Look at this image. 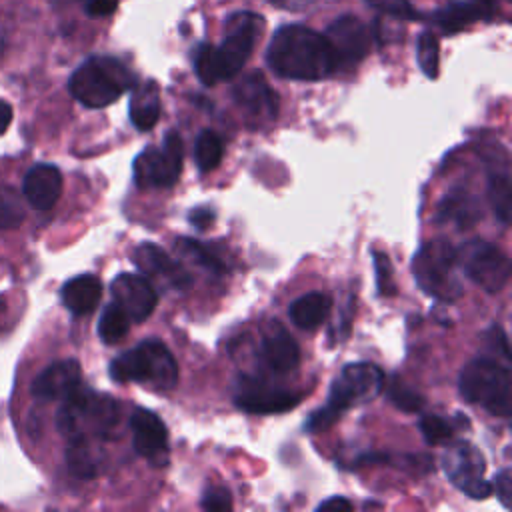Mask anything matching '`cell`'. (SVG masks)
Returning <instances> with one entry per match:
<instances>
[{
	"label": "cell",
	"instance_id": "1",
	"mask_svg": "<svg viewBox=\"0 0 512 512\" xmlns=\"http://www.w3.org/2000/svg\"><path fill=\"white\" fill-rule=\"evenodd\" d=\"M268 66L288 80H322L338 66L326 36L302 24H288L274 32L268 52Z\"/></svg>",
	"mask_w": 512,
	"mask_h": 512
},
{
	"label": "cell",
	"instance_id": "2",
	"mask_svg": "<svg viewBox=\"0 0 512 512\" xmlns=\"http://www.w3.org/2000/svg\"><path fill=\"white\" fill-rule=\"evenodd\" d=\"M262 28L264 20L254 12L232 14L226 20L222 44H202L194 54V70L200 82L212 86L220 80L234 78L252 54Z\"/></svg>",
	"mask_w": 512,
	"mask_h": 512
},
{
	"label": "cell",
	"instance_id": "3",
	"mask_svg": "<svg viewBox=\"0 0 512 512\" xmlns=\"http://www.w3.org/2000/svg\"><path fill=\"white\" fill-rule=\"evenodd\" d=\"M122 420V406L108 394L94 392L82 384L74 388L56 416L58 430L68 438L108 440Z\"/></svg>",
	"mask_w": 512,
	"mask_h": 512
},
{
	"label": "cell",
	"instance_id": "4",
	"mask_svg": "<svg viewBox=\"0 0 512 512\" xmlns=\"http://www.w3.org/2000/svg\"><path fill=\"white\" fill-rule=\"evenodd\" d=\"M110 378L170 390L178 382V364L164 342L150 338L116 356L110 362Z\"/></svg>",
	"mask_w": 512,
	"mask_h": 512
},
{
	"label": "cell",
	"instance_id": "5",
	"mask_svg": "<svg viewBox=\"0 0 512 512\" xmlns=\"http://www.w3.org/2000/svg\"><path fill=\"white\" fill-rule=\"evenodd\" d=\"M132 86V76L122 62L110 56H92L70 76V94L88 108H104L116 102Z\"/></svg>",
	"mask_w": 512,
	"mask_h": 512
},
{
	"label": "cell",
	"instance_id": "6",
	"mask_svg": "<svg viewBox=\"0 0 512 512\" xmlns=\"http://www.w3.org/2000/svg\"><path fill=\"white\" fill-rule=\"evenodd\" d=\"M458 390L466 402L480 404L498 418L510 416V372L496 360H470L460 372Z\"/></svg>",
	"mask_w": 512,
	"mask_h": 512
},
{
	"label": "cell",
	"instance_id": "7",
	"mask_svg": "<svg viewBox=\"0 0 512 512\" xmlns=\"http://www.w3.org/2000/svg\"><path fill=\"white\" fill-rule=\"evenodd\" d=\"M456 248L446 240L426 242L412 260V272L418 286L444 302H452L462 296V284L456 274Z\"/></svg>",
	"mask_w": 512,
	"mask_h": 512
},
{
	"label": "cell",
	"instance_id": "8",
	"mask_svg": "<svg viewBox=\"0 0 512 512\" xmlns=\"http://www.w3.org/2000/svg\"><path fill=\"white\" fill-rule=\"evenodd\" d=\"M458 268L486 292H500L510 278L508 256L488 240H468L456 248Z\"/></svg>",
	"mask_w": 512,
	"mask_h": 512
},
{
	"label": "cell",
	"instance_id": "9",
	"mask_svg": "<svg viewBox=\"0 0 512 512\" xmlns=\"http://www.w3.org/2000/svg\"><path fill=\"white\" fill-rule=\"evenodd\" d=\"M184 146L178 132H168L160 146H150L134 160V182L142 190L170 188L182 172Z\"/></svg>",
	"mask_w": 512,
	"mask_h": 512
},
{
	"label": "cell",
	"instance_id": "10",
	"mask_svg": "<svg viewBox=\"0 0 512 512\" xmlns=\"http://www.w3.org/2000/svg\"><path fill=\"white\" fill-rule=\"evenodd\" d=\"M382 388L384 372L376 364L352 362L346 364L334 378L326 406L334 410L338 416H342L344 410L378 396Z\"/></svg>",
	"mask_w": 512,
	"mask_h": 512
},
{
	"label": "cell",
	"instance_id": "11",
	"mask_svg": "<svg viewBox=\"0 0 512 512\" xmlns=\"http://www.w3.org/2000/svg\"><path fill=\"white\" fill-rule=\"evenodd\" d=\"M442 466L448 480L462 490L466 496L484 500L490 496V482L484 480V456L482 452L466 440L450 444L442 454Z\"/></svg>",
	"mask_w": 512,
	"mask_h": 512
},
{
	"label": "cell",
	"instance_id": "12",
	"mask_svg": "<svg viewBox=\"0 0 512 512\" xmlns=\"http://www.w3.org/2000/svg\"><path fill=\"white\" fill-rule=\"evenodd\" d=\"M302 400V392H292L272 386L258 378H240L234 404L250 414H280L288 412Z\"/></svg>",
	"mask_w": 512,
	"mask_h": 512
},
{
	"label": "cell",
	"instance_id": "13",
	"mask_svg": "<svg viewBox=\"0 0 512 512\" xmlns=\"http://www.w3.org/2000/svg\"><path fill=\"white\" fill-rule=\"evenodd\" d=\"M324 36L334 52L338 68L360 62L370 50V32L366 24L350 14L336 18Z\"/></svg>",
	"mask_w": 512,
	"mask_h": 512
},
{
	"label": "cell",
	"instance_id": "14",
	"mask_svg": "<svg viewBox=\"0 0 512 512\" xmlns=\"http://www.w3.org/2000/svg\"><path fill=\"white\" fill-rule=\"evenodd\" d=\"M112 300L126 312L130 322H144L156 308L158 294L150 280L140 274L122 272L112 280Z\"/></svg>",
	"mask_w": 512,
	"mask_h": 512
},
{
	"label": "cell",
	"instance_id": "15",
	"mask_svg": "<svg viewBox=\"0 0 512 512\" xmlns=\"http://www.w3.org/2000/svg\"><path fill=\"white\" fill-rule=\"evenodd\" d=\"M130 430L136 454L154 466H164L168 458V430L162 418L148 408H136L130 416Z\"/></svg>",
	"mask_w": 512,
	"mask_h": 512
},
{
	"label": "cell",
	"instance_id": "16",
	"mask_svg": "<svg viewBox=\"0 0 512 512\" xmlns=\"http://www.w3.org/2000/svg\"><path fill=\"white\" fill-rule=\"evenodd\" d=\"M260 360L264 368L270 370L272 374H288L298 368L300 348L282 324L278 322L270 324V330L262 338Z\"/></svg>",
	"mask_w": 512,
	"mask_h": 512
},
{
	"label": "cell",
	"instance_id": "17",
	"mask_svg": "<svg viewBox=\"0 0 512 512\" xmlns=\"http://www.w3.org/2000/svg\"><path fill=\"white\" fill-rule=\"evenodd\" d=\"M232 96H234V102L246 114H250L258 120L260 118H266V120L276 118L278 98L260 72H252V74H246L244 78H240V82L232 90Z\"/></svg>",
	"mask_w": 512,
	"mask_h": 512
},
{
	"label": "cell",
	"instance_id": "18",
	"mask_svg": "<svg viewBox=\"0 0 512 512\" xmlns=\"http://www.w3.org/2000/svg\"><path fill=\"white\" fill-rule=\"evenodd\" d=\"M132 260L144 274L164 278L174 288H186L192 284V276L188 274V270L158 244H152V242L138 244Z\"/></svg>",
	"mask_w": 512,
	"mask_h": 512
},
{
	"label": "cell",
	"instance_id": "19",
	"mask_svg": "<svg viewBox=\"0 0 512 512\" xmlns=\"http://www.w3.org/2000/svg\"><path fill=\"white\" fill-rule=\"evenodd\" d=\"M82 368L78 360H58L44 368L32 382V394L40 400H62L80 386Z\"/></svg>",
	"mask_w": 512,
	"mask_h": 512
},
{
	"label": "cell",
	"instance_id": "20",
	"mask_svg": "<svg viewBox=\"0 0 512 512\" xmlns=\"http://www.w3.org/2000/svg\"><path fill=\"white\" fill-rule=\"evenodd\" d=\"M24 198L32 208L48 210L56 204L62 192V174L52 164L32 166L22 182Z\"/></svg>",
	"mask_w": 512,
	"mask_h": 512
},
{
	"label": "cell",
	"instance_id": "21",
	"mask_svg": "<svg viewBox=\"0 0 512 512\" xmlns=\"http://www.w3.org/2000/svg\"><path fill=\"white\" fill-rule=\"evenodd\" d=\"M62 302L72 314H88L96 308L102 296V282L94 274H80L62 286Z\"/></svg>",
	"mask_w": 512,
	"mask_h": 512
},
{
	"label": "cell",
	"instance_id": "22",
	"mask_svg": "<svg viewBox=\"0 0 512 512\" xmlns=\"http://www.w3.org/2000/svg\"><path fill=\"white\" fill-rule=\"evenodd\" d=\"M128 112H130L132 124L142 132L150 130L158 122V118H160V90H158V84L154 80H146V82L138 84L132 90Z\"/></svg>",
	"mask_w": 512,
	"mask_h": 512
},
{
	"label": "cell",
	"instance_id": "23",
	"mask_svg": "<svg viewBox=\"0 0 512 512\" xmlns=\"http://www.w3.org/2000/svg\"><path fill=\"white\" fill-rule=\"evenodd\" d=\"M330 308H332L330 296H326L324 292H308L290 304L288 316L298 328L314 330L328 318Z\"/></svg>",
	"mask_w": 512,
	"mask_h": 512
},
{
	"label": "cell",
	"instance_id": "24",
	"mask_svg": "<svg viewBox=\"0 0 512 512\" xmlns=\"http://www.w3.org/2000/svg\"><path fill=\"white\" fill-rule=\"evenodd\" d=\"M492 8L482 2H452L436 12V22L446 34H454L458 30H464L476 20L490 18Z\"/></svg>",
	"mask_w": 512,
	"mask_h": 512
},
{
	"label": "cell",
	"instance_id": "25",
	"mask_svg": "<svg viewBox=\"0 0 512 512\" xmlns=\"http://www.w3.org/2000/svg\"><path fill=\"white\" fill-rule=\"evenodd\" d=\"M480 216L478 202L466 190L450 192L440 204V218L456 220L458 226H472Z\"/></svg>",
	"mask_w": 512,
	"mask_h": 512
},
{
	"label": "cell",
	"instance_id": "26",
	"mask_svg": "<svg viewBox=\"0 0 512 512\" xmlns=\"http://www.w3.org/2000/svg\"><path fill=\"white\" fill-rule=\"evenodd\" d=\"M66 462L72 474L80 478H92L98 472V456L90 438H68Z\"/></svg>",
	"mask_w": 512,
	"mask_h": 512
},
{
	"label": "cell",
	"instance_id": "27",
	"mask_svg": "<svg viewBox=\"0 0 512 512\" xmlns=\"http://www.w3.org/2000/svg\"><path fill=\"white\" fill-rule=\"evenodd\" d=\"M510 176L506 170H496L490 172L488 178V200H490V208L494 210L496 218L502 224L510 222V208H512V200H510Z\"/></svg>",
	"mask_w": 512,
	"mask_h": 512
},
{
	"label": "cell",
	"instance_id": "28",
	"mask_svg": "<svg viewBox=\"0 0 512 512\" xmlns=\"http://www.w3.org/2000/svg\"><path fill=\"white\" fill-rule=\"evenodd\" d=\"M224 156V142L214 130H202L194 142V162L202 172L214 170Z\"/></svg>",
	"mask_w": 512,
	"mask_h": 512
},
{
	"label": "cell",
	"instance_id": "29",
	"mask_svg": "<svg viewBox=\"0 0 512 512\" xmlns=\"http://www.w3.org/2000/svg\"><path fill=\"white\" fill-rule=\"evenodd\" d=\"M130 328V318L126 316V312L116 304H108L98 320V336L104 344H116L120 342Z\"/></svg>",
	"mask_w": 512,
	"mask_h": 512
},
{
	"label": "cell",
	"instance_id": "30",
	"mask_svg": "<svg viewBox=\"0 0 512 512\" xmlns=\"http://www.w3.org/2000/svg\"><path fill=\"white\" fill-rule=\"evenodd\" d=\"M178 250L188 256L190 260H194L196 264H200L204 270L212 272V274H224L226 266L224 262L202 242L192 240V238H180L178 240Z\"/></svg>",
	"mask_w": 512,
	"mask_h": 512
},
{
	"label": "cell",
	"instance_id": "31",
	"mask_svg": "<svg viewBox=\"0 0 512 512\" xmlns=\"http://www.w3.org/2000/svg\"><path fill=\"white\" fill-rule=\"evenodd\" d=\"M416 56H418V64H420L422 72L428 78H436L438 68H440V44L432 32L420 34L418 46H416Z\"/></svg>",
	"mask_w": 512,
	"mask_h": 512
},
{
	"label": "cell",
	"instance_id": "32",
	"mask_svg": "<svg viewBox=\"0 0 512 512\" xmlns=\"http://www.w3.org/2000/svg\"><path fill=\"white\" fill-rule=\"evenodd\" d=\"M24 220L22 198L10 188L0 184V228H16Z\"/></svg>",
	"mask_w": 512,
	"mask_h": 512
},
{
	"label": "cell",
	"instance_id": "33",
	"mask_svg": "<svg viewBox=\"0 0 512 512\" xmlns=\"http://www.w3.org/2000/svg\"><path fill=\"white\" fill-rule=\"evenodd\" d=\"M420 432H422L424 440L434 446V444H442L452 438L454 424L438 414H428V416H422V420H420Z\"/></svg>",
	"mask_w": 512,
	"mask_h": 512
},
{
	"label": "cell",
	"instance_id": "34",
	"mask_svg": "<svg viewBox=\"0 0 512 512\" xmlns=\"http://www.w3.org/2000/svg\"><path fill=\"white\" fill-rule=\"evenodd\" d=\"M388 398L402 412H418L424 406L422 396L418 392H414L412 388H408L398 378H392V384L388 388Z\"/></svg>",
	"mask_w": 512,
	"mask_h": 512
},
{
	"label": "cell",
	"instance_id": "35",
	"mask_svg": "<svg viewBox=\"0 0 512 512\" xmlns=\"http://www.w3.org/2000/svg\"><path fill=\"white\" fill-rule=\"evenodd\" d=\"M374 270H376V282H378V290L384 296H392L396 290L394 286V278H392V264L388 254L384 252H374Z\"/></svg>",
	"mask_w": 512,
	"mask_h": 512
},
{
	"label": "cell",
	"instance_id": "36",
	"mask_svg": "<svg viewBox=\"0 0 512 512\" xmlns=\"http://www.w3.org/2000/svg\"><path fill=\"white\" fill-rule=\"evenodd\" d=\"M202 508L210 510V512H224L232 508V496L226 488L222 486H214L208 488L202 496Z\"/></svg>",
	"mask_w": 512,
	"mask_h": 512
},
{
	"label": "cell",
	"instance_id": "37",
	"mask_svg": "<svg viewBox=\"0 0 512 512\" xmlns=\"http://www.w3.org/2000/svg\"><path fill=\"white\" fill-rule=\"evenodd\" d=\"M374 8L382 10L384 14H390L394 18H416V12L412 10L408 0H368Z\"/></svg>",
	"mask_w": 512,
	"mask_h": 512
},
{
	"label": "cell",
	"instance_id": "38",
	"mask_svg": "<svg viewBox=\"0 0 512 512\" xmlns=\"http://www.w3.org/2000/svg\"><path fill=\"white\" fill-rule=\"evenodd\" d=\"M490 488L496 490V496L500 498L504 508H510V496H512V474L510 468H502L500 472H496L494 482L490 484Z\"/></svg>",
	"mask_w": 512,
	"mask_h": 512
},
{
	"label": "cell",
	"instance_id": "39",
	"mask_svg": "<svg viewBox=\"0 0 512 512\" xmlns=\"http://www.w3.org/2000/svg\"><path fill=\"white\" fill-rule=\"evenodd\" d=\"M118 0H86V12L90 16H108L116 10Z\"/></svg>",
	"mask_w": 512,
	"mask_h": 512
},
{
	"label": "cell",
	"instance_id": "40",
	"mask_svg": "<svg viewBox=\"0 0 512 512\" xmlns=\"http://www.w3.org/2000/svg\"><path fill=\"white\" fill-rule=\"evenodd\" d=\"M188 220L198 228V230H206L212 222H214V212L210 208H194L190 214H188Z\"/></svg>",
	"mask_w": 512,
	"mask_h": 512
},
{
	"label": "cell",
	"instance_id": "41",
	"mask_svg": "<svg viewBox=\"0 0 512 512\" xmlns=\"http://www.w3.org/2000/svg\"><path fill=\"white\" fill-rule=\"evenodd\" d=\"M318 510H326V512L328 510H334V512H338V510H352V502L348 498H344V496H332V498L320 502Z\"/></svg>",
	"mask_w": 512,
	"mask_h": 512
},
{
	"label": "cell",
	"instance_id": "42",
	"mask_svg": "<svg viewBox=\"0 0 512 512\" xmlns=\"http://www.w3.org/2000/svg\"><path fill=\"white\" fill-rule=\"evenodd\" d=\"M10 122H12V106L0 98V136L8 130Z\"/></svg>",
	"mask_w": 512,
	"mask_h": 512
},
{
	"label": "cell",
	"instance_id": "43",
	"mask_svg": "<svg viewBox=\"0 0 512 512\" xmlns=\"http://www.w3.org/2000/svg\"><path fill=\"white\" fill-rule=\"evenodd\" d=\"M280 8H288V10H300L304 6H308L312 0H268Z\"/></svg>",
	"mask_w": 512,
	"mask_h": 512
},
{
	"label": "cell",
	"instance_id": "44",
	"mask_svg": "<svg viewBox=\"0 0 512 512\" xmlns=\"http://www.w3.org/2000/svg\"><path fill=\"white\" fill-rule=\"evenodd\" d=\"M478 2H482V4H486V6H490V8H492L496 0H478Z\"/></svg>",
	"mask_w": 512,
	"mask_h": 512
},
{
	"label": "cell",
	"instance_id": "45",
	"mask_svg": "<svg viewBox=\"0 0 512 512\" xmlns=\"http://www.w3.org/2000/svg\"><path fill=\"white\" fill-rule=\"evenodd\" d=\"M2 312H4V304L0 302V320H2Z\"/></svg>",
	"mask_w": 512,
	"mask_h": 512
}]
</instances>
